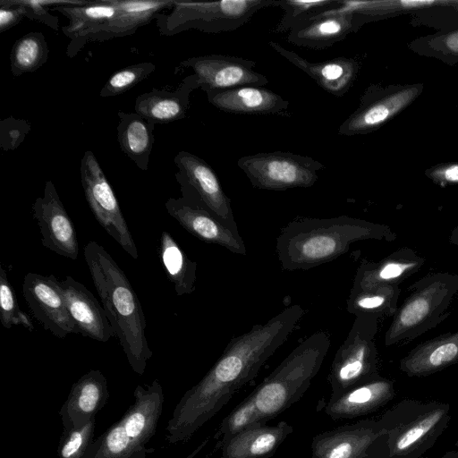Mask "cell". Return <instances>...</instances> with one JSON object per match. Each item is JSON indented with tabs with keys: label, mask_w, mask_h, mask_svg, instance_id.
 I'll list each match as a JSON object with an SVG mask.
<instances>
[{
	"label": "cell",
	"mask_w": 458,
	"mask_h": 458,
	"mask_svg": "<svg viewBox=\"0 0 458 458\" xmlns=\"http://www.w3.org/2000/svg\"><path fill=\"white\" fill-rule=\"evenodd\" d=\"M305 314L300 304L286 307L264 324L233 337L202 379L187 390L166 426L168 444L184 442L251 381L286 341Z\"/></svg>",
	"instance_id": "cell-1"
},
{
	"label": "cell",
	"mask_w": 458,
	"mask_h": 458,
	"mask_svg": "<svg viewBox=\"0 0 458 458\" xmlns=\"http://www.w3.org/2000/svg\"><path fill=\"white\" fill-rule=\"evenodd\" d=\"M395 237L389 226L360 218L299 217L281 229L276 250L283 269L309 270L344 255L355 242H391Z\"/></svg>",
	"instance_id": "cell-2"
},
{
	"label": "cell",
	"mask_w": 458,
	"mask_h": 458,
	"mask_svg": "<svg viewBox=\"0 0 458 458\" xmlns=\"http://www.w3.org/2000/svg\"><path fill=\"white\" fill-rule=\"evenodd\" d=\"M84 258L108 320L134 372L142 375L152 356L145 335L146 318L129 279L97 242L84 247Z\"/></svg>",
	"instance_id": "cell-3"
},
{
	"label": "cell",
	"mask_w": 458,
	"mask_h": 458,
	"mask_svg": "<svg viewBox=\"0 0 458 458\" xmlns=\"http://www.w3.org/2000/svg\"><path fill=\"white\" fill-rule=\"evenodd\" d=\"M331 344L329 335L318 331L303 340L248 395L257 421L266 423L298 402L318 373Z\"/></svg>",
	"instance_id": "cell-4"
},
{
	"label": "cell",
	"mask_w": 458,
	"mask_h": 458,
	"mask_svg": "<svg viewBox=\"0 0 458 458\" xmlns=\"http://www.w3.org/2000/svg\"><path fill=\"white\" fill-rule=\"evenodd\" d=\"M123 416L88 446L82 458H146L163 410L164 393L157 379L138 386Z\"/></svg>",
	"instance_id": "cell-5"
},
{
	"label": "cell",
	"mask_w": 458,
	"mask_h": 458,
	"mask_svg": "<svg viewBox=\"0 0 458 458\" xmlns=\"http://www.w3.org/2000/svg\"><path fill=\"white\" fill-rule=\"evenodd\" d=\"M409 290L411 294L399 307L386 332V346L411 341L446 319L458 301V274H428Z\"/></svg>",
	"instance_id": "cell-6"
},
{
	"label": "cell",
	"mask_w": 458,
	"mask_h": 458,
	"mask_svg": "<svg viewBox=\"0 0 458 458\" xmlns=\"http://www.w3.org/2000/svg\"><path fill=\"white\" fill-rule=\"evenodd\" d=\"M402 403L382 417L388 433L372 445L368 458H420L445 430L450 419L447 403Z\"/></svg>",
	"instance_id": "cell-7"
},
{
	"label": "cell",
	"mask_w": 458,
	"mask_h": 458,
	"mask_svg": "<svg viewBox=\"0 0 458 458\" xmlns=\"http://www.w3.org/2000/svg\"><path fill=\"white\" fill-rule=\"evenodd\" d=\"M276 0H222L190 2L174 0L169 13L157 18L158 31L163 36L198 30L219 33L239 29L260 9L275 6Z\"/></svg>",
	"instance_id": "cell-8"
},
{
	"label": "cell",
	"mask_w": 458,
	"mask_h": 458,
	"mask_svg": "<svg viewBox=\"0 0 458 458\" xmlns=\"http://www.w3.org/2000/svg\"><path fill=\"white\" fill-rule=\"evenodd\" d=\"M377 321L369 317L355 318L331 364L329 399H335L348 389L378 375V352L375 342Z\"/></svg>",
	"instance_id": "cell-9"
},
{
	"label": "cell",
	"mask_w": 458,
	"mask_h": 458,
	"mask_svg": "<svg viewBox=\"0 0 458 458\" xmlns=\"http://www.w3.org/2000/svg\"><path fill=\"white\" fill-rule=\"evenodd\" d=\"M237 165L253 187L269 191L311 187L325 168L313 157L280 150L242 157Z\"/></svg>",
	"instance_id": "cell-10"
},
{
	"label": "cell",
	"mask_w": 458,
	"mask_h": 458,
	"mask_svg": "<svg viewBox=\"0 0 458 458\" xmlns=\"http://www.w3.org/2000/svg\"><path fill=\"white\" fill-rule=\"evenodd\" d=\"M424 84L369 85L356 110L339 126L342 136L366 135L377 131L408 108L423 92Z\"/></svg>",
	"instance_id": "cell-11"
},
{
	"label": "cell",
	"mask_w": 458,
	"mask_h": 458,
	"mask_svg": "<svg viewBox=\"0 0 458 458\" xmlns=\"http://www.w3.org/2000/svg\"><path fill=\"white\" fill-rule=\"evenodd\" d=\"M85 199L98 224L134 259L138 250L115 194L94 153L86 150L80 165Z\"/></svg>",
	"instance_id": "cell-12"
},
{
	"label": "cell",
	"mask_w": 458,
	"mask_h": 458,
	"mask_svg": "<svg viewBox=\"0 0 458 458\" xmlns=\"http://www.w3.org/2000/svg\"><path fill=\"white\" fill-rule=\"evenodd\" d=\"M178 168L175 178L181 186L182 198L202 204L226 226L239 233L231 199L225 193L213 168L199 157L185 150L174 157Z\"/></svg>",
	"instance_id": "cell-13"
},
{
	"label": "cell",
	"mask_w": 458,
	"mask_h": 458,
	"mask_svg": "<svg viewBox=\"0 0 458 458\" xmlns=\"http://www.w3.org/2000/svg\"><path fill=\"white\" fill-rule=\"evenodd\" d=\"M252 60L227 55H205L190 57L179 63L175 72L191 69L197 88L206 93L241 86L263 87L268 79L256 72Z\"/></svg>",
	"instance_id": "cell-14"
},
{
	"label": "cell",
	"mask_w": 458,
	"mask_h": 458,
	"mask_svg": "<svg viewBox=\"0 0 458 458\" xmlns=\"http://www.w3.org/2000/svg\"><path fill=\"white\" fill-rule=\"evenodd\" d=\"M22 293L32 315L44 329L58 338L80 334L69 313L58 279L54 275L26 274Z\"/></svg>",
	"instance_id": "cell-15"
},
{
	"label": "cell",
	"mask_w": 458,
	"mask_h": 458,
	"mask_svg": "<svg viewBox=\"0 0 458 458\" xmlns=\"http://www.w3.org/2000/svg\"><path fill=\"white\" fill-rule=\"evenodd\" d=\"M32 214L40 230L42 245L58 255L76 260L79 242L74 225L52 181L46 182L43 196L35 199Z\"/></svg>",
	"instance_id": "cell-16"
},
{
	"label": "cell",
	"mask_w": 458,
	"mask_h": 458,
	"mask_svg": "<svg viewBox=\"0 0 458 458\" xmlns=\"http://www.w3.org/2000/svg\"><path fill=\"white\" fill-rule=\"evenodd\" d=\"M388 426L381 418L346 424L313 437L312 458H368L372 445L388 433Z\"/></svg>",
	"instance_id": "cell-17"
},
{
	"label": "cell",
	"mask_w": 458,
	"mask_h": 458,
	"mask_svg": "<svg viewBox=\"0 0 458 458\" xmlns=\"http://www.w3.org/2000/svg\"><path fill=\"white\" fill-rule=\"evenodd\" d=\"M165 207L172 217L198 239L222 246L235 254H247L240 233L226 226L202 204L181 197L169 198Z\"/></svg>",
	"instance_id": "cell-18"
},
{
	"label": "cell",
	"mask_w": 458,
	"mask_h": 458,
	"mask_svg": "<svg viewBox=\"0 0 458 458\" xmlns=\"http://www.w3.org/2000/svg\"><path fill=\"white\" fill-rule=\"evenodd\" d=\"M58 284L80 335L104 343L116 336L103 305L88 288L70 276Z\"/></svg>",
	"instance_id": "cell-19"
},
{
	"label": "cell",
	"mask_w": 458,
	"mask_h": 458,
	"mask_svg": "<svg viewBox=\"0 0 458 458\" xmlns=\"http://www.w3.org/2000/svg\"><path fill=\"white\" fill-rule=\"evenodd\" d=\"M269 47L277 54L301 70L327 93L343 97L356 80L360 64L352 57L338 56L323 62H310L279 43L269 41Z\"/></svg>",
	"instance_id": "cell-20"
},
{
	"label": "cell",
	"mask_w": 458,
	"mask_h": 458,
	"mask_svg": "<svg viewBox=\"0 0 458 458\" xmlns=\"http://www.w3.org/2000/svg\"><path fill=\"white\" fill-rule=\"evenodd\" d=\"M109 397L107 380L98 369H91L72 386L59 415L64 429L81 428L95 418Z\"/></svg>",
	"instance_id": "cell-21"
},
{
	"label": "cell",
	"mask_w": 458,
	"mask_h": 458,
	"mask_svg": "<svg viewBox=\"0 0 458 458\" xmlns=\"http://www.w3.org/2000/svg\"><path fill=\"white\" fill-rule=\"evenodd\" d=\"M65 16L69 22L61 27L70 39L66 55L73 58L94 36L116 13L117 8L113 0H89L83 5L55 6L51 8Z\"/></svg>",
	"instance_id": "cell-22"
},
{
	"label": "cell",
	"mask_w": 458,
	"mask_h": 458,
	"mask_svg": "<svg viewBox=\"0 0 458 458\" xmlns=\"http://www.w3.org/2000/svg\"><path fill=\"white\" fill-rule=\"evenodd\" d=\"M394 396V382L378 374L329 399L325 412L332 420L353 419L378 410Z\"/></svg>",
	"instance_id": "cell-23"
},
{
	"label": "cell",
	"mask_w": 458,
	"mask_h": 458,
	"mask_svg": "<svg viewBox=\"0 0 458 458\" xmlns=\"http://www.w3.org/2000/svg\"><path fill=\"white\" fill-rule=\"evenodd\" d=\"M337 4L338 0L332 8L293 28L287 40L299 47L324 49L355 32L352 14L339 10Z\"/></svg>",
	"instance_id": "cell-24"
},
{
	"label": "cell",
	"mask_w": 458,
	"mask_h": 458,
	"mask_svg": "<svg viewBox=\"0 0 458 458\" xmlns=\"http://www.w3.org/2000/svg\"><path fill=\"white\" fill-rule=\"evenodd\" d=\"M425 259L413 250L404 247L377 262L363 260L359 266L351 291L379 285H399L417 273Z\"/></svg>",
	"instance_id": "cell-25"
},
{
	"label": "cell",
	"mask_w": 458,
	"mask_h": 458,
	"mask_svg": "<svg viewBox=\"0 0 458 458\" xmlns=\"http://www.w3.org/2000/svg\"><path fill=\"white\" fill-rule=\"evenodd\" d=\"M208 102L232 114L285 115L289 101L277 93L259 86H241L207 93Z\"/></svg>",
	"instance_id": "cell-26"
},
{
	"label": "cell",
	"mask_w": 458,
	"mask_h": 458,
	"mask_svg": "<svg viewBox=\"0 0 458 458\" xmlns=\"http://www.w3.org/2000/svg\"><path fill=\"white\" fill-rule=\"evenodd\" d=\"M293 431L286 421L275 426L252 424L222 446L221 458H270Z\"/></svg>",
	"instance_id": "cell-27"
},
{
	"label": "cell",
	"mask_w": 458,
	"mask_h": 458,
	"mask_svg": "<svg viewBox=\"0 0 458 458\" xmlns=\"http://www.w3.org/2000/svg\"><path fill=\"white\" fill-rule=\"evenodd\" d=\"M196 89L191 74L174 90L153 89L137 97L135 113L155 124L183 119L190 106L191 93Z\"/></svg>",
	"instance_id": "cell-28"
},
{
	"label": "cell",
	"mask_w": 458,
	"mask_h": 458,
	"mask_svg": "<svg viewBox=\"0 0 458 458\" xmlns=\"http://www.w3.org/2000/svg\"><path fill=\"white\" fill-rule=\"evenodd\" d=\"M457 362L458 331L417 345L400 360L399 367L410 377H425Z\"/></svg>",
	"instance_id": "cell-29"
},
{
	"label": "cell",
	"mask_w": 458,
	"mask_h": 458,
	"mask_svg": "<svg viewBox=\"0 0 458 458\" xmlns=\"http://www.w3.org/2000/svg\"><path fill=\"white\" fill-rule=\"evenodd\" d=\"M117 8L114 16L94 36L91 42H104L130 36L165 9L172 8L174 0H113Z\"/></svg>",
	"instance_id": "cell-30"
},
{
	"label": "cell",
	"mask_w": 458,
	"mask_h": 458,
	"mask_svg": "<svg viewBox=\"0 0 458 458\" xmlns=\"http://www.w3.org/2000/svg\"><path fill=\"white\" fill-rule=\"evenodd\" d=\"M117 140L121 150L142 171L148 169L155 123L137 113L118 111Z\"/></svg>",
	"instance_id": "cell-31"
},
{
	"label": "cell",
	"mask_w": 458,
	"mask_h": 458,
	"mask_svg": "<svg viewBox=\"0 0 458 458\" xmlns=\"http://www.w3.org/2000/svg\"><path fill=\"white\" fill-rule=\"evenodd\" d=\"M158 252L177 296L193 293L196 289L197 262L190 259L172 235L165 231L161 233Z\"/></svg>",
	"instance_id": "cell-32"
},
{
	"label": "cell",
	"mask_w": 458,
	"mask_h": 458,
	"mask_svg": "<svg viewBox=\"0 0 458 458\" xmlns=\"http://www.w3.org/2000/svg\"><path fill=\"white\" fill-rule=\"evenodd\" d=\"M399 285H379L369 289L351 291L346 310L356 317L376 319L394 316L399 309Z\"/></svg>",
	"instance_id": "cell-33"
},
{
	"label": "cell",
	"mask_w": 458,
	"mask_h": 458,
	"mask_svg": "<svg viewBox=\"0 0 458 458\" xmlns=\"http://www.w3.org/2000/svg\"><path fill=\"white\" fill-rule=\"evenodd\" d=\"M49 49L44 34L30 32L18 38L10 53L11 72L14 77L31 73L48 59Z\"/></svg>",
	"instance_id": "cell-34"
},
{
	"label": "cell",
	"mask_w": 458,
	"mask_h": 458,
	"mask_svg": "<svg viewBox=\"0 0 458 458\" xmlns=\"http://www.w3.org/2000/svg\"><path fill=\"white\" fill-rule=\"evenodd\" d=\"M407 47L418 55L455 65L458 64V29L418 37L410 41Z\"/></svg>",
	"instance_id": "cell-35"
},
{
	"label": "cell",
	"mask_w": 458,
	"mask_h": 458,
	"mask_svg": "<svg viewBox=\"0 0 458 458\" xmlns=\"http://www.w3.org/2000/svg\"><path fill=\"white\" fill-rule=\"evenodd\" d=\"M409 23L437 31L457 30L458 1H423L422 6L410 14Z\"/></svg>",
	"instance_id": "cell-36"
},
{
	"label": "cell",
	"mask_w": 458,
	"mask_h": 458,
	"mask_svg": "<svg viewBox=\"0 0 458 458\" xmlns=\"http://www.w3.org/2000/svg\"><path fill=\"white\" fill-rule=\"evenodd\" d=\"M336 2L337 0L276 1L275 6L281 8L284 11V14L277 25L274 28V31L285 32L287 30H292L296 26L332 8Z\"/></svg>",
	"instance_id": "cell-37"
},
{
	"label": "cell",
	"mask_w": 458,
	"mask_h": 458,
	"mask_svg": "<svg viewBox=\"0 0 458 458\" xmlns=\"http://www.w3.org/2000/svg\"><path fill=\"white\" fill-rule=\"evenodd\" d=\"M156 64L143 62L126 66L113 73L100 89L101 98L123 94L148 77L156 70Z\"/></svg>",
	"instance_id": "cell-38"
},
{
	"label": "cell",
	"mask_w": 458,
	"mask_h": 458,
	"mask_svg": "<svg viewBox=\"0 0 458 458\" xmlns=\"http://www.w3.org/2000/svg\"><path fill=\"white\" fill-rule=\"evenodd\" d=\"M0 321L4 328L21 326L30 331L34 329L30 316L20 310L15 292L2 265H0Z\"/></svg>",
	"instance_id": "cell-39"
},
{
	"label": "cell",
	"mask_w": 458,
	"mask_h": 458,
	"mask_svg": "<svg viewBox=\"0 0 458 458\" xmlns=\"http://www.w3.org/2000/svg\"><path fill=\"white\" fill-rule=\"evenodd\" d=\"M255 423L258 421L254 403L247 396L222 420L215 435L218 439L216 447L222 448L230 438Z\"/></svg>",
	"instance_id": "cell-40"
},
{
	"label": "cell",
	"mask_w": 458,
	"mask_h": 458,
	"mask_svg": "<svg viewBox=\"0 0 458 458\" xmlns=\"http://www.w3.org/2000/svg\"><path fill=\"white\" fill-rule=\"evenodd\" d=\"M95 426L96 419L93 418L81 428L64 429L57 449L58 458H82L94 440Z\"/></svg>",
	"instance_id": "cell-41"
},
{
	"label": "cell",
	"mask_w": 458,
	"mask_h": 458,
	"mask_svg": "<svg viewBox=\"0 0 458 458\" xmlns=\"http://www.w3.org/2000/svg\"><path fill=\"white\" fill-rule=\"evenodd\" d=\"M30 131L26 120L8 117L0 122V147L4 151L15 150Z\"/></svg>",
	"instance_id": "cell-42"
},
{
	"label": "cell",
	"mask_w": 458,
	"mask_h": 458,
	"mask_svg": "<svg viewBox=\"0 0 458 458\" xmlns=\"http://www.w3.org/2000/svg\"><path fill=\"white\" fill-rule=\"evenodd\" d=\"M25 9V17L31 21L41 22L55 31L60 29L59 19L51 14L43 3V0H16Z\"/></svg>",
	"instance_id": "cell-43"
},
{
	"label": "cell",
	"mask_w": 458,
	"mask_h": 458,
	"mask_svg": "<svg viewBox=\"0 0 458 458\" xmlns=\"http://www.w3.org/2000/svg\"><path fill=\"white\" fill-rule=\"evenodd\" d=\"M424 174L440 187L458 184V162L436 164L426 169Z\"/></svg>",
	"instance_id": "cell-44"
},
{
	"label": "cell",
	"mask_w": 458,
	"mask_h": 458,
	"mask_svg": "<svg viewBox=\"0 0 458 458\" xmlns=\"http://www.w3.org/2000/svg\"><path fill=\"white\" fill-rule=\"evenodd\" d=\"M0 33L12 29L25 17V9L16 0L0 1Z\"/></svg>",
	"instance_id": "cell-45"
},
{
	"label": "cell",
	"mask_w": 458,
	"mask_h": 458,
	"mask_svg": "<svg viewBox=\"0 0 458 458\" xmlns=\"http://www.w3.org/2000/svg\"><path fill=\"white\" fill-rule=\"evenodd\" d=\"M449 241L452 244L458 245V225L452 231Z\"/></svg>",
	"instance_id": "cell-46"
},
{
	"label": "cell",
	"mask_w": 458,
	"mask_h": 458,
	"mask_svg": "<svg viewBox=\"0 0 458 458\" xmlns=\"http://www.w3.org/2000/svg\"><path fill=\"white\" fill-rule=\"evenodd\" d=\"M450 458H458V454H454V455H451Z\"/></svg>",
	"instance_id": "cell-47"
}]
</instances>
